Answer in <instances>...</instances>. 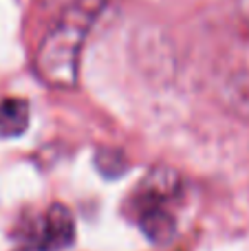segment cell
<instances>
[{"instance_id": "obj_1", "label": "cell", "mask_w": 249, "mask_h": 251, "mask_svg": "<svg viewBox=\"0 0 249 251\" xmlns=\"http://www.w3.org/2000/svg\"><path fill=\"white\" fill-rule=\"evenodd\" d=\"M214 33L212 93L227 113L249 119V0H234Z\"/></svg>"}, {"instance_id": "obj_2", "label": "cell", "mask_w": 249, "mask_h": 251, "mask_svg": "<svg viewBox=\"0 0 249 251\" xmlns=\"http://www.w3.org/2000/svg\"><path fill=\"white\" fill-rule=\"evenodd\" d=\"M106 0H77L53 20L35 51V73L47 86L69 91L77 84L79 57Z\"/></svg>"}, {"instance_id": "obj_3", "label": "cell", "mask_w": 249, "mask_h": 251, "mask_svg": "<svg viewBox=\"0 0 249 251\" xmlns=\"http://www.w3.org/2000/svg\"><path fill=\"white\" fill-rule=\"evenodd\" d=\"M75 243V218L62 203H53L47 209L42 223L35 229L33 249L38 251H64Z\"/></svg>"}, {"instance_id": "obj_4", "label": "cell", "mask_w": 249, "mask_h": 251, "mask_svg": "<svg viewBox=\"0 0 249 251\" xmlns=\"http://www.w3.org/2000/svg\"><path fill=\"white\" fill-rule=\"evenodd\" d=\"M139 192L146 205H161L163 201L174 199L181 192V174L168 165H157L146 174Z\"/></svg>"}, {"instance_id": "obj_5", "label": "cell", "mask_w": 249, "mask_h": 251, "mask_svg": "<svg viewBox=\"0 0 249 251\" xmlns=\"http://www.w3.org/2000/svg\"><path fill=\"white\" fill-rule=\"evenodd\" d=\"M139 229L152 245H170L176 236V218L161 205H144L139 214Z\"/></svg>"}, {"instance_id": "obj_6", "label": "cell", "mask_w": 249, "mask_h": 251, "mask_svg": "<svg viewBox=\"0 0 249 251\" xmlns=\"http://www.w3.org/2000/svg\"><path fill=\"white\" fill-rule=\"evenodd\" d=\"M29 128V104L18 97L0 101V137H20Z\"/></svg>"}, {"instance_id": "obj_7", "label": "cell", "mask_w": 249, "mask_h": 251, "mask_svg": "<svg viewBox=\"0 0 249 251\" xmlns=\"http://www.w3.org/2000/svg\"><path fill=\"white\" fill-rule=\"evenodd\" d=\"M95 168L104 178L115 181L128 172V159L117 148H100L95 152Z\"/></svg>"}, {"instance_id": "obj_8", "label": "cell", "mask_w": 249, "mask_h": 251, "mask_svg": "<svg viewBox=\"0 0 249 251\" xmlns=\"http://www.w3.org/2000/svg\"><path fill=\"white\" fill-rule=\"evenodd\" d=\"M77 0H35V7L44 18H53L55 20L64 9H69L71 4H75Z\"/></svg>"}, {"instance_id": "obj_9", "label": "cell", "mask_w": 249, "mask_h": 251, "mask_svg": "<svg viewBox=\"0 0 249 251\" xmlns=\"http://www.w3.org/2000/svg\"><path fill=\"white\" fill-rule=\"evenodd\" d=\"M20 251H38V249H33V247H31V249H20Z\"/></svg>"}]
</instances>
